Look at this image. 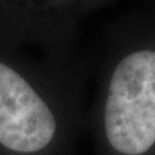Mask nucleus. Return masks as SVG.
Listing matches in <instances>:
<instances>
[{
  "instance_id": "f257e3e1",
  "label": "nucleus",
  "mask_w": 155,
  "mask_h": 155,
  "mask_svg": "<svg viewBox=\"0 0 155 155\" xmlns=\"http://www.w3.org/2000/svg\"><path fill=\"white\" fill-rule=\"evenodd\" d=\"M107 142L120 155L155 146V49L128 53L111 74L104 109Z\"/></svg>"
},
{
  "instance_id": "f03ea898",
  "label": "nucleus",
  "mask_w": 155,
  "mask_h": 155,
  "mask_svg": "<svg viewBox=\"0 0 155 155\" xmlns=\"http://www.w3.org/2000/svg\"><path fill=\"white\" fill-rule=\"evenodd\" d=\"M56 119L34 88L0 62V145L17 153H36L54 137Z\"/></svg>"
}]
</instances>
